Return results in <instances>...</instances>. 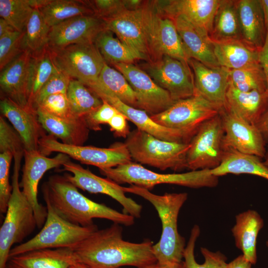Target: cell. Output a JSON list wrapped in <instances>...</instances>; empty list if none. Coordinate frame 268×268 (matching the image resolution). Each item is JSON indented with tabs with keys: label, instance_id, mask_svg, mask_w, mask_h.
<instances>
[{
	"label": "cell",
	"instance_id": "obj_1",
	"mask_svg": "<svg viewBox=\"0 0 268 268\" xmlns=\"http://www.w3.org/2000/svg\"><path fill=\"white\" fill-rule=\"evenodd\" d=\"M153 245L149 239L140 243L125 240L121 225L114 223L96 230L72 250L75 261L89 268H139L157 262Z\"/></svg>",
	"mask_w": 268,
	"mask_h": 268
},
{
	"label": "cell",
	"instance_id": "obj_2",
	"mask_svg": "<svg viewBox=\"0 0 268 268\" xmlns=\"http://www.w3.org/2000/svg\"><path fill=\"white\" fill-rule=\"evenodd\" d=\"M77 189L65 175H54L43 184L42 192L56 212L73 224L89 226L94 224V218L106 219L126 226L134 224V217L94 201Z\"/></svg>",
	"mask_w": 268,
	"mask_h": 268
},
{
	"label": "cell",
	"instance_id": "obj_3",
	"mask_svg": "<svg viewBox=\"0 0 268 268\" xmlns=\"http://www.w3.org/2000/svg\"><path fill=\"white\" fill-rule=\"evenodd\" d=\"M123 190L149 201L158 213L162 232L159 240L153 246L157 262L165 264L183 261L186 245L184 237L178 231V219L180 210L188 199L187 193H166L159 195L135 185L123 187Z\"/></svg>",
	"mask_w": 268,
	"mask_h": 268
},
{
	"label": "cell",
	"instance_id": "obj_4",
	"mask_svg": "<svg viewBox=\"0 0 268 268\" xmlns=\"http://www.w3.org/2000/svg\"><path fill=\"white\" fill-rule=\"evenodd\" d=\"M23 156L19 155L13 157L12 191L0 228V268H6L12 246L22 242L37 227L34 209L19 185V171Z\"/></svg>",
	"mask_w": 268,
	"mask_h": 268
},
{
	"label": "cell",
	"instance_id": "obj_5",
	"mask_svg": "<svg viewBox=\"0 0 268 268\" xmlns=\"http://www.w3.org/2000/svg\"><path fill=\"white\" fill-rule=\"evenodd\" d=\"M101 174L118 184H129L149 191L155 186L172 184L192 188L214 187L218 177L211 170L190 171L183 173L162 174L153 172L135 162H130L117 167L99 170Z\"/></svg>",
	"mask_w": 268,
	"mask_h": 268
},
{
	"label": "cell",
	"instance_id": "obj_6",
	"mask_svg": "<svg viewBox=\"0 0 268 268\" xmlns=\"http://www.w3.org/2000/svg\"><path fill=\"white\" fill-rule=\"evenodd\" d=\"M124 143L135 161L161 170L181 171L188 169L187 154L190 142L169 141L135 129L130 132Z\"/></svg>",
	"mask_w": 268,
	"mask_h": 268
},
{
	"label": "cell",
	"instance_id": "obj_7",
	"mask_svg": "<svg viewBox=\"0 0 268 268\" xmlns=\"http://www.w3.org/2000/svg\"><path fill=\"white\" fill-rule=\"evenodd\" d=\"M44 199L47 215L41 230L31 239L12 248L9 257L40 249L73 248L98 229L95 224L82 226L67 221L56 212L48 199Z\"/></svg>",
	"mask_w": 268,
	"mask_h": 268
},
{
	"label": "cell",
	"instance_id": "obj_8",
	"mask_svg": "<svg viewBox=\"0 0 268 268\" xmlns=\"http://www.w3.org/2000/svg\"><path fill=\"white\" fill-rule=\"evenodd\" d=\"M39 150L46 156L54 152L64 153L83 164L94 166L99 169L115 167L132 160L126 145L120 142H116L108 148L71 145L46 134L39 140Z\"/></svg>",
	"mask_w": 268,
	"mask_h": 268
},
{
	"label": "cell",
	"instance_id": "obj_9",
	"mask_svg": "<svg viewBox=\"0 0 268 268\" xmlns=\"http://www.w3.org/2000/svg\"><path fill=\"white\" fill-rule=\"evenodd\" d=\"M224 135L220 114L201 124L190 141L187 154L188 169L190 171L212 170L219 166L225 151Z\"/></svg>",
	"mask_w": 268,
	"mask_h": 268
},
{
	"label": "cell",
	"instance_id": "obj_10",
	"mask_svg": "<svg viewBox=\"0 0 268 268\" xmlns=\"http://www.w3.org/2000/svg\"><path fill=\"white\" fill-rule=\"evenodd\" d=\"M50 50L58 68L85 85L98 79L106 63L94 43L73 44Z\"/></svg>",
	"mask_w": 268,
	"mask_h": 268
},
{
	"label": "cell",
	"instance_id": "obj_11",
	"mask_svg": "<svg viewBox=\"0 0 268 268\" xmlns=\"http://www.w3.org/2000/svg\"><path fill=\"white\" fill-rule=\"evenodd\" d=\"M221 109L196 92L191 97L175 101L163 112L150 117L161 126L196 132L201 124L219 114Z\"/></svg>",
	"mask_w": 268,
	"mask_h": 268
},
{
	"label": "cell",
	"instance_id": "obj_12",
	"mask_svg": "<svg viewBox=\"0 0 268 268\" xmlns=\"http://www.w3.org/2000/svg\"><path fill=\"white\" fill-rule=\"evenodd\" d=\"M144 9L154 62L168 55L188 63L189 59L173 20L160 13L152 2H147Z\"/></svg>",
	"mask_w": 268,
	"mask_h": 268
},
{
	"label": "cell",
	"instance_id": "obj_13",
	"mask_svg": "<svg viewBox=\"0 0 268 268\" xmlns=\"http://www.w3.org/2000/svg\"><path fill=\"white\" fill-rule=\"evenodd\" d=\"M24 163L20 187L35 213L37 227L42 228L47 215L46 206L40 204L38 200L39 183L44 174L48 170L63 165L70 161L69 157L65 154L58 153L53 158L43 155L39 151L26 150L24 153Z\"/></svg>",
	"mask_w": 268,
	"mask_h": 268
},
{
	"label": "cell",
	"instance_id": "obj_14",
	"mask_svg": "<svg viewBox=\"0 0 268 268\" xmlns=\"http://www.w3.org/2000/svg\"><path fill=\"white\" fill-rule=\"evenodd\" d=\"M86 86L102 101L108 102L124 115L137 129L159 139L169 141L189 143L195 133L168 128L157 124L145 111L123 102L97 80Z\"/></svg>",
	"mask_w": 268,
	"mask_h": 268
},
{
	"label": "cell",
	"instance_id": "obj_15",
	"mask_svg": "<svg viewBox=\"0 0 268 268\" xmlns=\"http://www.w3.org/2000/svg\"><path fill=\"white\" fill-rule=\"evenodd\" d=\"M135 93L136 108L145 111L150 116L166 110L175 101L169 93L159 86L144 70L133 64L114 63Z\"/></svg>",
	"mask_w": 268,
	"mask_h": 268
},
{
	"label": "cell",
	"instance_id": "obj_16",
	"mask_svg": "<svg viewBox=\"0 0 268 268\" xmlns=\"http://www.w3.org/2000/svg\"><path fill=\"white\" fill-rule=\"evenodd\" d=\"M187 62L168 55L146 66V72L174 101L195 95L194 78Z\"/></svg>",
	"mask_w": 268,
	"mask_h": 268
},
{
	"label": "cell",
	"instance_id": "obj_17",
	"mask_svg": "<svg viewBox=\"0 0 268 268\" xmlns=\"http://www.w3.org/2000/svg\"><path fill=\"white\" fill-rule=\"evenodd\" d=\"M63 166L64 170L72 174H65L64 175L77 188L90 193L107 195L115 200L123 206L124 213L134 218L140 217L142 205L127 197L123 187L108 178L99 177L89 170L70 161Z\"/></svg>",
	"mask_w": 268,
	"mask_h": 268
},
{
	"label": "cell",
	"instance_id": "obj_18",
	"mask_svg": "<svg viewBox=\"0 0 268 268\" xmlns=\"http://www.w3.org/2000/svg\"><path fill=\"white\" fill-rule=\"evenodd\" d=\"M145 5L136 10H124L103 20L105 29L115 34L122 42L140 55L142 59L151 63L154 62V58L148 39Z\"/></svg>",
	"mask_w": 268,
	"mask_h": 268
},
{
	"label": "cell",
	"instance_id": "obj_19",
	"mask_svg": "<svg viewBox=\"0 0 268 268\" xmlns=\"http://www.w3.org/2000/svg\"><path fill=\"white\" fill-rule=\"evenodd\" d=\"M224 135V149H232L240 153L262 158L266 155V142L257 127L224 108L220 112Z\"/></svg>",
	"mask_w": 268,
	"mask_h": 268
},
{
	"label": "cell",
	"instance_id": "obj_20",
	"mask_svg": "<svg viewBox=\"0 0 268 268\" xmlns=\"http://www.w3.org/2000/svg\"><path fill=\"white\" fill-rule=\"evenodd\" d=\"M105 29L104 21L94 14L75 16L51 27L48 47L58 49L73 44L94 43Z\"/></svg>",
	"mask_w": 268,
	"mask_h": 268
},
{
	"label": "cell",
	"instance_id": "obj_21",
	"mask_svg": "<svg viewBox=\"0 0 268 268\" xmlns=\"http://www.w3.org/2000/svg\"><path fill=\"white\" fill-rule=\"evenodd\" d=\"M153 4L161 14L170 18L182 16L209 35L219 5V0H154Z\"/></svg>",
	"mask_w": 268,
	"mask_h": 268
},
{
	"label": "cell",
	"instance_id": "obj_22",
	"mask_svg": "<svg viewBox=\"0 0 268 268\" xmlns=\"http://www.w3.org/2000/svg\"><path fill=\"white\" fill-rule=\"evenodd\" d=\"M0 110L20 136L25 150H39V140L46 134L36 110L23 108L5 97L0 100Z\"/></svg>",
	"mask_w": 268,
	"mask_h": 268
},
{
	"label": "cell",
	"instance_id": "obj_23",
	"mask_svg": "<svg viewBox=\"0 0 268 268\" xmlns=\"http://www.w3.org/2000/svg\"><path fill=\"white\" fill-rule=\"evenodd\" d=\"M188 63L194 73L196 92L221 108L224 107L229 70L221 66L209 67L194 59Z\"/></svg>",
	"mask_w": 268,
	"mask_h": 268
},
{
	"label": "cell",
	"instance_id": "obj_24",
	"mask_svg": "<svg viewBox=\"0 0 268 268\" xmlns=\"http://www.w3.org/2000/svg\"><path fill=\"white\" fill-rule=\"evenodd\" d=\"M171 18L175 23L189 60L194 59L211 67L220 66L214 53L212 40L207 33L182 16Z\"/></svg>",
	"mask_w": 268,
	"mask_h": 268
},
{
	"label": "cell",
	"instance_id": "obj_25",
	"mask_svg": "<svg viewBox=\"0 0 268 268\" xmlns=\"http://www.w3.org/2000/svg\"><path fill=\"white\" fill-rule=\"evenodd\" d=\"M31 55L23 52L0 70V90L5 97L25 108L29 104L28 70Z\"/></svg>",
	"mask_w": 268,
	"mask_h": 268
},
{
	"label": "cell",
	"instance_id": "obj_26",
	"mask_svg": "<svg viewBox=\"0 0 268 268\" xmlns=\"http://www.w3.org/2000/svg\"><path fill=\"white\" fill-rule=\"evenodd\" d=\"M224 108L255 125L268 109V93L253 90L244 92L228 84Z\"/></svg>",
	"mask_w": 268,
	"mask_h": 268
},
{
	"label": "cell",
	"instance_id": "obj_27",
	"mask_svg": "<svg viewBox=\"0 0 268 268\" xmlns=\"http://www.w3.org/2000/svg\"><path fill=\"white\" fill-rule=\"evenodd\" d=\"M38 120L49 134L71 145H83L87 140L90 129L84 117L75 119H64L36 109Z\"/></svg>",
	"mask_w": 268,
	"mask_h": 268
},
{
	"label": "cell",
	"instance_id": "obj_28",
	"mask_svg": "<svg viewBox=\"0 0 268 268\" xmlns=\"http://www.w3.org/2000/svg\"><path fill=\"white\" fill-rule=\"evenodd\" d=\"M74 262L72 248L40 249L9 257L5 268H68Z\"/></svg>",
	"mask_w": 268,
	"mask_h": 268
},
{
	"label": "cell",
	"instance_id": "obj_29",
	"mask_svg": "<svg viewBox=\"0 0 268 268\" xmlns=\"http://www.w3.org/2000/svg\"><path fill=\"white\" fill-rule=\"evenodd\" d=\"M263 226L264 220L259 213L249 209L236 216V223L231 229L236 247L252 265L257 261V238Z\"/></svg>",
	"mask_w": 268,
	"mask_h": 268
},
{
	"label": "cell",
	"instance_id": "obj_30",
	"mask_svg": "<svg viewBox=\"0 0 268 268\" xmlns=\"http://www.w3.org/2000/svg\"><path fill=\"white\" fill-rule=\"evenodd\" d=\"M236 2L242 40L260 50L267 32L260 0H240Z\"/></svg>",
	"mask_w": 268,
	"mask_h": 268
},
{
	"label": "cell",
	"instance_id": "obj_31",
	"mask_svg": "<svg viewBox=\"0 0 268 268\" xmlns=\"http://www.w3.org/2000/svg\"><path fill=\"white\" fill-rule=\"evenodd\" d=\"M212 42L215 58L221 67L233 70L260 63L259 50L242 39Z\"/></svg>",
	"mask_w": 268,
	"mask_h": 268
},
{
	"label": "cell",
	"instance_id": "obj_32",
	"mask_svg": "<svg viewBox=\"0 0 268 268\" xmlns=\"http://www.w3.org/2000/svg\"><path fill=\"white\" fill-rule=\"evenodd\" d=\"M211 171L213 175L218 177L228 174H247L268 180V167L261 161V158L232 149H225L221 164Z\"/></svg>",
	"mask_w": 268,
	"mask_h": 268
},
{
	"label": "cell",
	"instance_id": "obj_33",
	"mask_svg": "<svg viewBox=\"0 0 268 268\" xmlns=\"http://www.w3.org/2000/svg\"><path fill=\"white\" fill-rule=\"evenodd\" d=\"M59 71L48 46L42 51L31 55L28 70V92L29 104L31 108H33V103L43 86Z\"/></svg>",
	"mask_w": 268,
	"mask_h": 268
},
{
	"label": "cell",
	"instance_id": "obj_34",
	"mask_svg": "<svg viewBox=\"0 0 268 268\" xmlns=\"http://www.w3.org/2000/svg\"><path fill=\"white\" fill-rule=\"evenodd\" d=\"M210 34L213 40H242L236 1L220 0Z\"/></svg>",
	"mask_w": 268,
	"mask_h": 268
},
{
	"label": "cell",
	"instance_id": "obj_35",
	"mask_svg": "<svg viewBox=\"0 0 268 268\" xmlns=\"http://www.w3.org/2000/svg\"><path fill=\"white\" fill-rule=\"evenodd\" d=\"M38 9L50 27L75 16L94 14L89 0H49Z\"/></svg>",
	"mask_w": 268,
	"mask_h": 268
},
{
	"label": "cell",
	"instance_id": "obj_36",
	"mask_svg": "<svg viewBox=\"0 0 268 268\" xmlns=\"http://www.w3.org/2000/svg\"><path fill=\"white\" fill-rule=\"evenodd\" d=\"M113 34L105 29L98 34L94 42L105 62L111 64H133L136 60L142 59L140 55Z\"/></svg>",
	"mask_w": 268,
	"mask_h": 268
},
{
	"label": "cell",
	"instance_id": "obj_37",
	"mask_svg": "<svg viewBox=\"0 0 268 268\" xmlns=\"http://www.w3.org/2000/svg\"><path fill=\"white\" fill-rule=\"evenodd\" d=\"M51 27L38 9H34L23 32L21 47L23 52L37 54L48 45Z\"/></svg>",
	"mask_w": 268,
	"mask_h": 268
},
{
	"label": "cell",
	"instance_id": "obj_38",
	"mask_svg": "<svg viewBox=\"0 0 268 268\" xmlns=\"http://www.w3.org/2000/svg\"><path fill=\"white\" fill-rule=\"evenodd\" d=\"M66 94L71 113L76 118L90 113L103 102L85 85L75 79H71Z\"/></svg>",
	"mask_w": 268,
	"mask_h": 268
},
{
	"label": "cell",
	"instance_id": "obj_39",
	"mask_svg": "<svg viewBox=\"0 0 268 268\" xmlns=\"http://www.w3.org/2000/svg\"><path fill=\"white\" fill-rule=\"evenodd\" d=\"M200 234L199 225H195L191 230L184 252L183 261L186 268H227V259L223 254L220 251L212 252L204 247L201 248L204 262L201 264L197 262L194 252L196 243Z\"/></svg>",
	"mask_w": 268,
	"mask_h": 268
},
{
	"label": "cell",
	"instance_id": "obj_40",
	"mask_svg": "<svg viewBox=\"0 0 268 268\" xmlns=\"http://www.w3.org/2000/svg\"><path fill=\"white\" fill-rule=\"evenodd\" d=\"M229 84L244 92L267 91L266 77L260 63L229 70Z\"/></svg>",
	"mask_w": 268,
	"mask_h": 268
},
{
	"label": "cell",
	"instance_id": "obj_41",
	"mask_svg": "<svg viewBox=\"0 0 268 268\" xmlns=\"http://www.w3.org/2000/svg\"><path fill=\"white\" fill-rule=\"evenodd\" d=\"M97 80L123 102L136 108L135 93L124 75L118 70L105 63Z\"/></svg>",
	"mask_w": 268,
	"mask_h": 268
},
{
	"label": "cell",
	"instance_id": "obj_42",
	"mask_svg": "<svg viewBox=\"0 0 268 268\" xmlns=\"http://www.w3.org/2000/svg\"><path fill=\"white\" fill-rule=\"evenodd\" d=\"M34 8L29 0H0V16L16 31L23 32Z\"/></svg>",
	"mask_w": 268,
	"mask_h": 268
},
{
	"label": "cell",
	"instance_id": "obj_43",
	"mask_svg": "<svg viewBox=\"0 0 268 268\" xmlns=\"http://www.w3.org/2000/svg\"><path fill=\"white\" fill-rule=\"evenodd\" d=\"M25 148L23 142L15 130L0 117V151L9 152L15 156L24 155Z\"/></svg>",
	"mask_w": 268,
	"mask_h": 268
},
{
	"label": "cell",
	"instance_id": "obj_44",
	"mask_svg": "<svg viewBox=\"0 0 268 268\" xmlns=\"http://www.w3.org/2000/svg\"><path fill=\"white\" fill-rule=\"evenodd\" d=\"M23 32L15 31L0 37V69L23 53L21 47Z\"/></svg>",
	"mask_w": 268,
	"mask_h": 268
},
{
	"label": "cell",
	"instance_id": "obj_45",
	"mask_svg": "<svg viewBox=\"0 0 268 268\" xmlns=\"http://www.w3.org/2000/svg\"><path fill=\"white\" fill-rule=\"evenodd\" d=\"M39 109L55 117L64 119H75L71 113L69 103L65 93L51 95L45 99L38 105L36 110Z\"/></svg>",
	"mask_w": 268,
	"mask_h": 268
},
{
	"label": "cell",
	"instance_id": "obj_46",
	"mask_svg": "<svg viewBox=\"0 0 268 268\" xmlns=\"http://www.w3.org/2000/svg\"><path fill=\"white\" fill-rule=\"evenodd\" d=\"M71 79L61 70L53 74L38 92L33 103V108L36 110L39 104L51 95L67 94Z\"/></svg>",
	"mask_w": 268,
	"mask_h": 268
},
{
	"label": "cell",
	"instance_id": "obj_47",
	"mask_svg": "<svg viewBox=\"0 0 268 268\" xmlns=\"http://www.w3.org/2000/svg\"><path fill=\"white\" fill-rule=\"evenodd\" d=\"M13 156L9 152L0 154V211L5 213L10 200L12 186L9 183V170Z\"/></svg>",
	"mask_w": 268,
	"mask_h": 268
},
{
	"label": "cell",
	"instance_id": "obj_48",
	"mask_svg": "<svg viewBox=\"0 0 268 268\" xmlns=\"http://www.w3.org/2000/svg\"><path fill=\"white\" fill-rule=\"evenodd\" d=\"M102 101L99 108L84 116L90 130H101L100 125L108 124L113 117L119 112L114 106L106 101Z\"/></svg>",
	"mask_w": 268,
	"mask_h": 268
},
{
	"label": "cell",
	"instance_id": "obj_49",
	"mask_svg": "<svg viewBox=\"0 0 268 268\" xmlns=\"http://www.w3.org/2000/svg\"><path fill=\"white\" fill-rule=\"evenodd\" d=\"M89 2L94 15L103 20L109 19L127 10L123 0H89Z\"/></svg>",
	"mask_w": 268,
	"mask_h": 268
},
{
	"label": "cell",
	"instance_id": "obj_50",
	"mask_svg": "<svg viewBox=\"0 0 268 268\" xmlns=\"http://www.w3.org/2000/svg\"><path fill=\"white\" fill-rule=\"evenodd\" d=\"M128 120L124 115L119 112L113 117L108 125L116 135L126 138L131 132Z\"/></svg>",
	"mask_w": 268,
	"mask_h": 268
},
{
	"label": "cell",
	"instance_id": "obj_51",
	"mask_svg": "<svg viewBox=\"0 0 268 268\" xmlns=\"http://www.w3.org/2000/svg\"><path fill=\"white\" fill-rule=\"evenodd\" d=\"M259 60L266 77L268 93V31L265 43L259 51Z\"/></svg>",
	"mask_w": 268,
	"mask_h": 268
},
{
	"label": "cell",
	"instance_id": "obj_52",
	"mask_svg": "<svg viewBox=\"0 0 268 268\" xmlns=\"http://www.w3.org/2000/svg\"><path fill=\"white\" fill-rule=\"evenodd\" d=\"M261 133L266 143H268V109L255 125Z\"/></svg>",
	"mask_w": 268,
	"mask_h": 268
},
{
	"label": "cell",
	"instance_id": "obj_53",
	"mask_svg": "<svg viewBox=\"0 0 268 268\" xmlns=\"http://www.w3.org/2000/svg\"><path fill=\"white\" fill-rule=\"evenodd\" d=\"M252 264L242 254L227 264V268H252Z\"/></svg>",
	"mask_w": 268,
	"mask_h": 268
},
{
	"label": "cell",
	"instance_id": "obj_54",
	"mask_svg": "<svg viewBox=\"0 0 268 268\" xmlns=\"http://www.w3.org/2000/svg\"><path fill=\"white\" fill-rule=\"evenodd\" d=\"M139 268H186L184 261L181 262L159 263L158 262Z\"/></svg>",
	"mask_w": 268,
	"mask_h": 268
},
{
	"label": "cell",
	"instance_id": "obj_55",
	"mask_svg": "<svg viewBox=\"0 0 268 268\" xmlns=\"http://www.w3.org/2000/svg\"><path fill=\"white\" fill-rule=\"evenodd\" d=\"M16 31L4 19L0 18V37Z\"/></svg>",
	"mask_w": 268,
	"mask_h": 268
},
{
	"label": "cell",
	"instance_id": "obj_56",
	"mask_svg": "<svg viewBox=\"0 0 268 268\" xmlns=\"http://www.w3.org/2000/svg\"><path fill=\"white\" fill-rule=\"evenodd\" d=\"M262 5L265 26L268 31V0H260Z\"/></svg>",
	"mask_w": 268,
	"mask_h": 268
},
{
	"label": "cell",
	"instance_id": "obj_57",
	"mask_svg": "<svg viewBox=\"0 0 268 268\" xmlns=\"http://www.w3.org/2000/svg\"><path fill=\"white\" fill-rule=\"evenodd\" d=\"M68 268H89L85 265L79 262H74L71 264Z\"/></svg>",
	"mask_w": 268,
	"mask_h": 268
},
{
	"label": "cell",
	"instance_id": "obj_58",
	"mask_svg": "<svg viewBox=\"0 0 268 268\" xmlns=\"http://www.w3.org/2000/svg\"><path fill=\"white\" fill-rule=\"evenodd\" d=\"M264 163L268 167V153L267 154V156L266 157V159L265 161L264 162Z\"/></svg>",
	"mask_w": 268,
	"mask_h": 268
},
{
	"label": "cell",
	"instance_id": "obj_59",
	"mask_svg": "<svg viewBox=\"0 0 268 268\" xmlns=\"http://www.w3.org/2000/svg\"><path fill=\"white\" fill-rule=\"evenodd\" d=\"M266 245H267V247L268 248V241H267L266 242Z\"/></svg>",
	"mask_w": 268,
	"mask_h": 268
}]
</instances>
